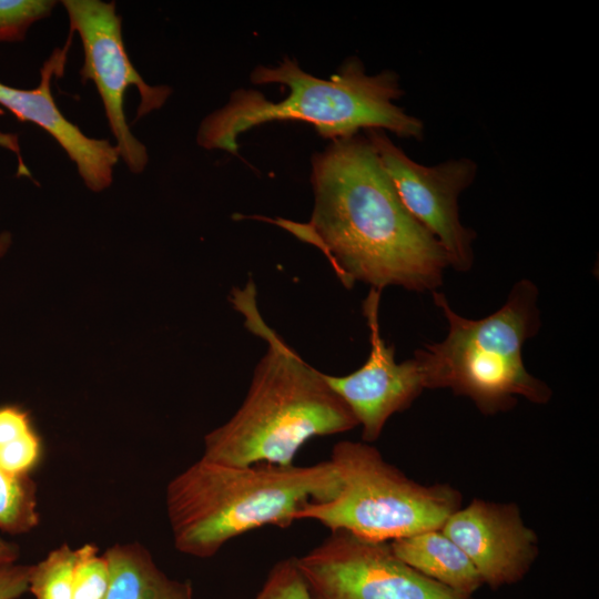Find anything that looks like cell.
I'll use <instances>...</instances> for the list:
<instances>
[{
    "mask_svg": "<svg viewBox=\"0 0 599 599\" xmlns=\"http://www.w3.org/2000/svg\"><path fill=\"white\" fill-rule=\"evenodd\" d=\"M78 548L68 544L51 550L44 559L30 566L28 591L34 599H71Z\"/></svg>",
    "mask_w": 599,
    "mask_h": 599,
    "instance_id": "obj_16",
    "label": "cell"
},
{
    "mask_svg": "<svg viewBox=\"0 0 599 599\" xmlns=\"http://www.w3.org/2000/svg\"><path fill=\"white\" fill-rule=\"evenodd\" d=\"M253 84H283L285 97L268 100L262 92L237 89L219 110L205 116L197 130V144L207 150L238 151L240 134L273 121H303L331 141L361 130H388L403 139L420 140L423 122L394 103L404 91L392 70L368 74L364 63L352 57L329 80L305 72L295 59L285 57L276 65H257Z\"/></svg>",
    "mask_w": 599,
    "mask_h": 599,
    "instance_id": "obj_3",
    "label": "cell"
},
{
    "mask_svg": "<svg viewBox=\"0 0 599 599\" xmlns=\"http://www.w3.org/2000/svg\"><path fill=\"white\" fill-rule=\"evenodd\" d=\"M110 570L105 599H193L190 581L167 577L140 544H116L104 554Z\"/></svg>",
    "mask_w": 599,
    "mask_h": 599,
    "instance_id": "obj_14",
    "label": "cell"
},
{
    "mask_svg": "<svg viewBox=\"0 0 599 599\" xmlns=\"http://www.w3.org/2000/svg\"><path fill=\"white\" fill-rule=\"evenodd\" d=\"M339 489L331 460L233 466L202 457L169 483L165 505L175 548L210 558L253 529L291 526L303 508L335 498Z\"/></svg>",
    "mask_w": 599,
    "mask_h": 599,
    "instance_id": "obj_4",
    "label": "cell"
},
{
    "mask_svg": "<svg viewBox=\"0 0 599 599\" xmlns=\"http://www.w3.org/2000/svg\"><path fill=\"white\" fill-rule=\"evenodd\" d=\"M307 223H275L323 252L339 281L383 291H435L449 266L437 238L403 204L365 134L337 139L312 156Z\"/></svg>",
    "mask_w": 599,
    "mask_h": 599,
    "instance_id": "obj_1",
    "label": "cell"
},
{
    "mask_svg": "<svg viewBox=\"0 0 599 599\" xmlns=\"http://www.w3.org/2000/svg\"><path fill=\"white\" fill-rule=\"evenodd\" d=\"M380 294L382 291L370 287L362 304L370 343L365 364L345 376L324 374L362 426L363 441L368 444L380 436L390 416L408 408L425 389L417 361L413 357L397 363L394 346L387 345L380 335Z\"/></svg>",
    "mask_w": 599,
    "mask_h": 599,
    "instance_id": "obj_10",
    "label": "cell"
},
{
    "mask_svg": "<svg viewBox=\"0 0 599 599\" xmlns=\"http://www.w3.org/2000/svg\"><path fill=\"white\" fill-rule=\"evenodd\" d=\"M30 566L8 564L0 566V599H18L28 591Z\"/></svg>",
    "mask_w": 599,
    "mask_h": 599,
    "instance_id": "obj_20",
    "label": "cell"
},
{
    "mask_svg": "<svg viewBox=\"0 0 599 599\" xmlns=\"http://www.w3.org/2000/svg\"><path fill=\"white\" fill-rule=\"evenodd\" d=\"M403 204L445 250L448 263L467 272L474 261L471 229L459 220L457 200L476 176L477 165L467 158L448 160L434 166L409 159L384 130L365 131Z\"/></svg>",
    "mask_w": 599,
    "mask_h": 599,
    "instance_id": "obj_9",
    "label": "cell"
},
{
    "mask_svg": "<svg viewBox=\"0 0 599 599\" xmlns=\"http://www.w3.org/2000/svg\"><path fill=\"white\" fill-rule=\"evenodd\" d=\"M18 554V548L0 536V566L16 562Z\"/></svg>",
    "mask_w": 599,
    "mask_h": 599,
    "instance_id": "obj_21",
    "label": "cell"
},
{
    "mask_svg": "<svg viewBox=\"0 0 599 599\" xmlns=\"http://www.w3.org/2000/svg\"><path fill=\"white\" fill-rule=\"evenodd\" d=\"M109 582L110 570L104 555H99L91 544L78 548L71 599H105Z\"/></svg>",
    "mask_w": 599,
    "mask_h": 599,
    "instance_id": "obj_17",
    "label": "cell"
},
{
    "mask_svg": "<svg viewBox=\"0 0 599 599\" xmlns=\"http://www.w3.org/2000/svg\"><path fill=\"white\" fill-rule=\"evenodd\" d=\"M329 460L341 489L328 501L303 508L296 520L312 519L333 530H345L375 542H390L440 529L461 507L460 493L449 485H420L387 463L365 441L342 440Z\"/></svg>",
    "mask_w": 599,
    "mask_h": 599,
    "instance_id": "obj_6",
    "label": "cell"
},
{
    "mask_svg": "<svg viewBox=\"0 0 599 599\" xmlns=\"http://www.w3.org/2000/svg\"><path fill=\"white\" fill-rule=\"evenodd\" d=\"M389 545L407 566L460 595L473 597L484 586L468 556L440 529L399 538Z\"/></svg>",
    "mask_w": 599,
    "mask_h": 599,
    "instance_id": "obj_13",
    "label": "cell"
},
{
    "mask_svg": "<svg viewBox=\"0 0 599 599\" xmlns=\"http://www.w3.org/2000/svg\"><path fill=\"white\" fill-rule=\"evenodd\" d=\"M231 302L245 327L267 342V351L240 408L205 435L203 458L233 466H291L309 439L358 426L324 373L303 361L263 319L252 280L232 291Z\"/></svg>",
    "mask_w": 599,
    "mask_h": 599,
    "instance_id": "obj_2",
    "label": "cell"
},
{
    "mask_svg": "<svg viewBox=\"0 0 599 599\" xmlns=\"http://www.w3.org/2000/svg\"><path fill=\"white\" fill-rule=\"evenodd\" d=\"M39 524L35 485L30 476H17L0 466V530L23 534Z\"/></svg>",
    "mask_w": 599,
    "mask_h": 599,
    "instance_id": "obj_15",
    "label": "cell"
},
{
    "mask_svg": "<svg viewBox=\"0 0 599 599\" xmlns=\"http://www.w3.org/2000/svg\"><path fill=\"white\" fill-rule=\"evenodd\" d=\"M70 30L79 34L83 49L80 70L83 83L92 81L101 98L120 158L132 173H141L148 150L131 132L124 114V94L134 85L140 93L135 120L160 109L171 94L167 85H149L135 70L122 37V20L115 3L100 0H64Z\"/></svg>",
    "mask_w": 599,
    "mask_h": 599,
    "instance_id": "obj_7",
    "label": "cell"
},
{
    "mask_svg": "<svg viewBox=\"0 0 599 599\" xmlns=\"http://www.w3.org/2000/svg\"><path fill=\"white\" fill-rule=\"evenodd\" d=\"M11 244V236L8 233L0 234V257L7 252Z\"/></svg>",
    "mask_w": 599,
    "mask_h": 599,
    "instance_id": "obj_22",
    "label": "cell"
},
{
    "mask_svg": "<svg viewBox=\"0 0 599 599\" xmlns=\"http://www.w3.org/2000/svg\"><path fill=\"white\" fill-rule=\"evenodd\" d=\"M70 41L55 49L41 68L37 88L24 90L0 82V104L20 121L32 122L47 131L75 164L84 184L94 192L103 191L113 181L119 151L108 140L85 135L59 110L51 92V80L63 73Z\"/></svg>",
    "mask_w": 599,
    "mask_h": 599,
    "instance_id": "obj_12",
    "label": "cell"
},
{
    "mask_svg": "<svg viewBox=\"0 0 599 599\" xmlns=\"http://www.w3.org/2000/svg\"><path fill=\"white\" fill-rule=\"evenodd\" d=\"M440 530L468 556L484 585L495 590L521 580L539 552L535 531L512 502L475 498L451 514Z\"/></svg>",
    "mask_w": 599,
    "mask_h": 599,
    "instance_id": "obj_11",
    "label": "cell"
},
{
    "mask_svg": "<svg viewBox=\"0 0 599 599\" xmlns=\"http://www.w3.org/2000/svg\"><path fill=\"white\" fill-rule=\"evenodd\" d=\"M296 562L312 599H474L407 566L389 542L345 530L331 531Z\"/></svg>",
    "mask_w": 599,
    "mask_h": 599,
    "instance_id": "obj_8",
    "label": "cell"
},
{
    "mask_svg": "<svg viewBox=\"0 0 599 599\" xmlns=\"http://www.w3.org/2000/svg\"><path fill=\"white\" fill-rule=\"evenodd\" d=\"M53 0H0V42L22 41L28 29L50 16Z\"/></svg>",
    "mask_w": 599,
    "mask_h": 599,
    "instance_id": "obj_18",
    "label": "cell"
},
{
    "mask_svg": "<svg viewBox=\"0 0 599 599\" xmlns=\"http://www.w3.org/2000/svg\"><path fill=\"white\" fill-rule=\"evenodd\" d=\"M254 599H312L296 558L288 557L276 562Z\"/></svg>",
    "mask_w": 599,
    "mask_h": 599,
    "instance_id": "obj_19",
    "label": "cell"
},
{
    "mask_svg": "<svg viewBox=\"0 0 599 599\" xmlns=\"http://www.w3.org/2000/svg\"><path fill=\"white\" fill-rule=\"evenodd\" d=\"M537 297L536 285L521 280L498 311L470 319L457 314L445 294L433 291L448 334L414 353L425 388H450L470 398L485 415L512 408L517 396L536 404L549 402L551 389L528 373L522 359L525 342L540 327Z\"/></svg>",
    "mask_w": 599,
    "mask_h": 599,
    "instance_id": "obj_5",
    "label": "cell"
}]
</instances>
